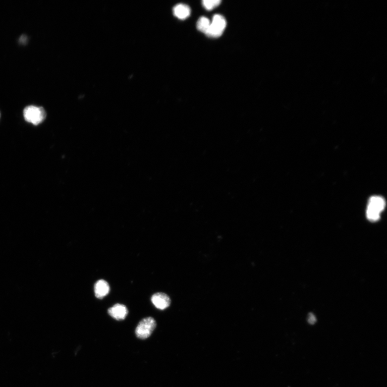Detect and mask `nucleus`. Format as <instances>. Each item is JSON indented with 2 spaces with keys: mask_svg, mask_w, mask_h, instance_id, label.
<instances>
[{
  "mask_svg": "<svg viewBox=\"0 0 387 387\" xmlns=\"http://www.w3.org/2000/svg\"><path fill=\"white\" fill-rule=\"evenodd\" d=\"M156 327V322L152 317H147L139 323L135 333L137 337L141 339L149 338Z\"/></svg>",
  "mask_w": 387,
  "mask_h": 387,
  "instance_id": "7ed1b4c3",
  "label": "nucleus"
},
{
  "mask_svg": "<svg viewBox=\"0 0 387 387\" xmlns=\"http://www.w3.org/2000/svg\"><path fill=\"white\" fill-rule=\"evenodd\" d=\"M385 206L386 202L383 198L378 196H373L370 199L367 209L368 219L373 221H378Z\"/></svg>",
  "mask_w": 387,
  "mask_h": 387,
  "instance_id": "f257e3e1",
  "label": "nucleus"
},
{
  "mask_svg": "<svg viewBox=\"0 0 387 387\" xmlns=\"http://www.w3.org/2000/svg\"><path fill=\"white\" fill-rule=\"evenodd\" d=\"M173 14L180 20H185L190 16V9L186 4H179L173 8Z\"/></svg>",
  "mask_w": 387,
  "mask_h": 387,
  "instance_id": "6e6552de",
  "label": "nucleus"
},
{
  "mask_svg": "<svg viewBox=\"0 0 387 387\" xmlns=\"http://www.w3.org/2000/svg\"><path fill=\"white\" fill-rule=\"evenodd\" d=\"M316 321L315 316L313 314H310L308 317V322L310 324L313 325Z\"/></svg>",
  "mask_w": 387,
  "mask_h": 387,
  "instance_id": "9b49d317",
  "label": "nucleus"
},
{
  "mask_svg": "<svg viewBox=\"0 0 387 387\" xmlns=\"http://www.w3.org/2000/svg\"><path fill=\"white\" fill-rule=\"evenodd\" d=\"M108 312L113 319L117 321L124 320L128 314V310L126 306L121 304H116L110 308Z\"/></svg>",
  "mask_w": 387,
  "mask_h": 387,
  "instance_id": "423d86ee",
  "label": "nucleus"
},
{
  "mask_svg": "<svg viewBox=\"0 0 387 387\" xmlns=\"http://www.w3.org/2000/svg\"><path fill=\"white\" fill-rule=\"evenodd\" d=\"M226 26L225 18L221 15H215L205 34L209 37L218 38L223 34Z\"/></svg>",
  "mask_w": 387,
  "mask_h": 387,
  "instance_id": "20e7f679",
  "label": "nucleus"
},
{
  "mask_svg": "<svg viewBox=\"0 0 387 387\" xmlns=\"http://www.w3.org/2000/svg\"><path fill=\"white\" fill-rule=\"evenodd\" d=\"M151 301L158 309L164 310L167 308L170 304L169 297L164 293H157L151 297Z\"/></svg>",
  "mask_w": 387,
  "mask_h": 387,
  "instance_id": "39448f33",
  "label": "nucleus"
},
{
  "mask_svg": "<svg viewBox=\"0 0 387 387\" xmlns=\"http://www.w3.org/2000/svg\"><path fill=\"white\" fill-rule=\"evenodd\" d=\"M211 22L209 19L205 17H201L199 19L197 22L198 29L205 34L210 27Z\"/></svg>",
  "mask_w": 387,
  "mask_h": 387,
  "instance_id": "1a4fd4ad",
  "label": "nucleus"
},
{
  "mask_svg": "<svg viewBox=\"0 0 387 387\" xmlns=\"http://www.w3.org/2000/svg\"><path fill=\"white\" fill-rule=\"evenodd\" d=\"M220 0H204L202 1L203 6L208 10H212L220 4Z\"/></svg>",
  "mask_w": 387,
  "mask_h": 387,
  "instance_id": "9d476101",
  "label": "nucleus"
},
{
  "mask_svg": "<svg viewBox=\"0 0 387 387\" xmlns=\"http://www.w3.org/2000/svg\"><path fill=\"white\" fill-rule=\"evenodd\" d=\"M23 115L27 122L34 125L41 123L46 117V111L43 108L33 106L25 108Z\"/></svg>",
  "mask_w": 387,
  "mask_h": 387,
  "instance_id": "f03ea898",
  "label": "nucleus"
},
{
  "mask_svg": "<svg viewBox=\"0 0 387 387\" xmlns=\"http://www.w3.org/2000/svg\"><path fill=\"white\" fill-rule=\"evenodd\" d=\"M110 287L109 283L104 280H98L94 285L95 296L98 299H102L109 294Z\"/></svg>",
  "mask_w": 387,
  "mask_h": 387,
  "instance_id": "0eeeda50",
  "label": "nucleus"
}]
</instances>
